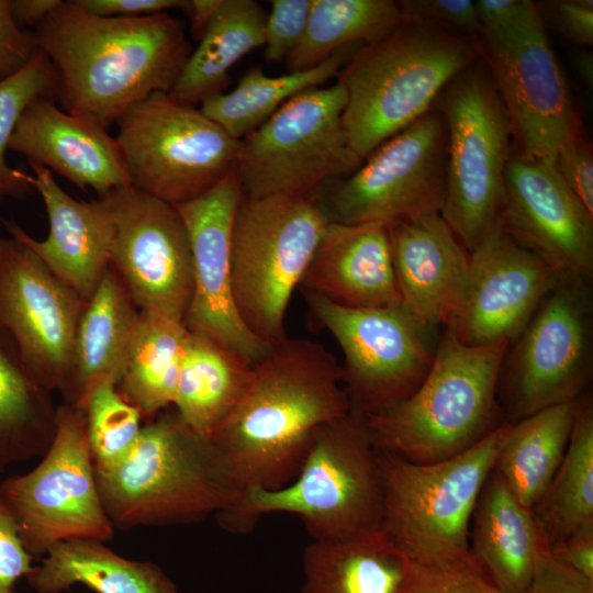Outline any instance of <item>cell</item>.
<instances>
[{"instance_id": "obj_48", "label": "cell", "mask_w": 593, "mask_h": 593, "mask_svg": "<svg viewBox=\"0 0 593 593\" xmlns=\"http://www.w3.org/2000/svg\"><path fill=\"white\" fill-rule=\"evenodd\" d=\"M87 12L107 18H134L168 12L172 9L186 10L188 0H75Z\"/></svg>"}, {"instance_id": "obj_43", "label": "cell", "mask_w": 593, "mask_h": 593, "mask_svg": "<svg viewBox=\"0 0 593 593\" xmlns=\"http://www.w3.org/2000/svg\"><path fill=\"white\" fill-rule=\"evenodd\" d=\"M415 564V563H414ZM406 593H502L478 570H439L415 564Z\"/></svg>"}, {"instance_id": "obj_10", "label": "cell", "mask_w": 593, "mask_h": 593, "mask_svg": "<svg viewBox=\"0 0 593 593\" xmlns=\"http://www.w3.org/2000/svg\"><path fill=\"white\" fill-rule=\"evenodd\" d=\"M344 85L306 90L239 141L234 167L243 197L310 195L362 160L343 126Z\"/></svg>"}, {"instance_id": "obj_24", "label": "cell", "mask_w": 593, "mask_h": 593, "mask_svg": "<svg viewBox=\"0 0 593 593\" xmlns=\"http://www.w3.org/2000/svg\"><path fill=\"white\" fill-rule=\"evenodd\" d=\"M29 165L33 170L31 182L47 213L48 235L37 240L14 220L1 222L12 237L29 246L60 281L88 301L110 266L111 226L107 209L100 199H74L51 170Z\"/></svg>"}, {"instance_id": "obj_14", "label": "cell", "mask_w": 593, "mask_h": 593, "mask_svg": "<svg viewBox=\"0 0 593 593\" xmlns=\"http://www.w3.org/2000/svg\"><path fill=\"white\" fill-rule=\"evenodd\" d=\"M42 461L0 484L27 552L43 556L74 539L108 541L114 525L103 506L81 407L56 411L53 441Z\"/></svg>"}, {"instance_id": "obj_8", "label": "cell", "mask_w": 593, "mask_h": 593, "mask_svg": "<svg viewBox=\"0 0 593 593\" xmlns=\"http://www.w3.org/2000/svg\"><path fill=\"white\" fill-rule=\"evenodd\" d=\"M331 221L310 195L242 197L231 239L234 302L267 345L287 337L284 318Z\"/></svg>"}, {"instance_id": "obj_28", "label": "cell", "mask_w": 593, "mask_h": 593, "mask_svg": "<svg viewBox=\"0 0 593 593\" xmlns=\"http://www.w3.org/2000/svg\"><path fill=\"white\" fill-rule=\"evenodd\" d=\"M414 566L382 528L313 540L303 552L302 593H406Z\"/></svg>"}, {"instance_id": "obj_2", "label": "cell", "mask_w": 593, "mask_h": 593, "mask_svg": "<svg viewBox=\"0 0 593 593\" xmlns=\"http://www.w3.org/2000/svg\"><path fill=\"white\" fill-rule=\"evenodd\" d=\"M343 384L342 366L320 343L286 337L269 346L212 438L244 492L296 475L316 432L351 412Z\"/></svg>"}, {"instance_id": "obj_27", "label": "cell", "mask_w": 593, "mask_h": 593, "mask_svg": "<svg viewBox=\"0 0 593 593\" xmlns=\"http://www.w3.org/2000/svg\"><path fill=\"white\" fill-rule=\"evenodd\" d=\"M139 309L110 265L79 318L71 354L70 376L61 394L79 406L98 381H119L134 340Z\"/></svg>"}, {"instance_id": "obj_50", "label": "cell", "mask_w": 593, "mask_h": 593, "mask_svg": "<svg viewBox=\"0 0 593 593\" xmlns=\"http://www.w3.org/2000/svg\"><path fill=\"white\" fill-rule=\"evenodd\" d=\"M528 4L529 0L477 1L481 34H493L508 27L522 15Z\"/></svg>"}, {"instance_id": "obj_21", "label": "cell", "mask_w": 593, "mask_h": 593, "mask_svg": "<svg viewBox=\"0 0 593 593\" xmlns=\"http://www.w3.org/2000/svg\"><path fill=\"white\" fill-rule=\"evenodd\" d=\"M502 227L560 276L592 282L593 215L556 164L512 154L504 170Z\"/></svg>"}, {"instance_id": "obj_9", "label": "cell", "mask_w": 593, "mask_h": 593, "mask_svg": "<svg viewBox=\"0 0 593 593\" xmlns=\"http://www.w3.org/2000/svg\"><path fill=\"white\" fill-rule=\"evenodd\" d=\"M443 92L447 182L440 215L471 253L501 223L511 123L488 67L477 60Z\"/></svg>"}, {"instance_id": "obj_32", "label": "cell", "mask_w": 593, "mask_h": 593, "mask_svg": "<svg viewBox=\"0 0 593 593\" xmlns=\"http://www.w3.org/2000/svg\"><path fill=\"white\" fill-rule=\"evenodd\" d=\"M578 401L549 406L511 422L493 471L529 510L540 501L564 457Z\"/></svg>"}, {"instance_id": "obj_37", "label": "cell", "mask_w": 593, "mask_h": 593, "mask_svg": "<svg viewBox=\"0 0 593 593\" xmlns=\"http://www.w3.org/2000/svg\"><path fill=\"white\" fill-rule=\"evenodd\" d=\"M401 22L393 0H311L304 34L286 59L288 72L314 68L345 46L371 43Z\"/></svg>"}, {"instance_id": "obj_44", "label": "cell", "mask_w": 593, "mask_h": 593, "mask_svg": "<svg viewBox=\"0 0 593 593\" xmlns=\"http://www.w3.org/2000/svg\"><path fill=\"white\" fill-rule=\"evenodd\" d=\"M524 593H593V581L557 560L541 538L533 577Z\"/></svg>"}, {"instance_id": "obj_6", "label": "cell", "mask_w": 593, "mask_h": 593, "mask_svg": "<svg viewBox=\"0 0 593 593\" xmlns=\"http://www.w3.org/2000/svg\"><path fill=\"white\" fill-rule=\"evenodd\" d=\"M508 346L465 345L445 329L417 389L396 405L362 417L374 447L428 463L482 439L500 425L496 392Z\"/></svg>"}, {"instance_id": "obj_53", "label": "cell", "mask_w": 593, "mask_h": 593, "mask_svg": "<svg viewBox=\"0 0 593 593\" xmlns=\"http://www.w3.org/2000/svg\"><path fill=\"white\" fill-rule=\"evenodd\" d=\"M575 69L578 75L592 91L593 87V56L588 51H581L577 54L574 59Z\"/></svg>"}, {"instance_id": "obj_3", "label": "cell", "mask_w": 593, "mask_h": 593, "mask_svg": "<svg viewBox=\"0 0 593 593\" xmlns=\"http://www.w3.org/2000/svg\"><path fill=\"white\" fill-rule=\"evenodd\" d=\"M94 470L107 514L125 530L198 522L244 494L214 441L176 411L142 426L123 457Z\"/></svg>"}, {"instance_id": "obj_19", "label": "cell", "mask_w": 593, "mask_h": 593, "mask_svg": "<svg viewBox=\"0 0 593 593\" xmlns=\"http://www.w3.org/2000/svg\"><path fill=\"white\" fill-rule=\"evenodd\" d=\"M242 197L233 170L206 192L175 206L192 256V293L183 323L190 333L210 338L254 365L270 345L246 327L233 296L231 239Z\"/></svg>"}, {"instance_id": "obj_15", "label": "cell", "mask_w": 593, "mask_h": 593, "mask_svg": "<svg viewBox=\"0 0 593 593\" xmlns=\"http://www.w3.org/2000/svg\"><path fill=\"white\" fill-rule=\"evenodd\" d=\"M512 343L500 374L512 423L579 400L592 376L591 282L559 276Z\"/></svg>"}, {"instance_id": "obj_11", "label": "cell", "mask_w": 593, "mask_h": 593, "mask_svg": "<svg viewBox=\"0 0 593 593\" xmlns=\"http://www.w3.org/2000/svg\"><path fill=\"white\" fill-rule=\"evenodd\" d=\"M116 124L131 186L170 204L201 195L234 170L239 141L168 93L134 104Z\"/></svg>"}, {"instance_id": "obj_46", "label": "cell", "mask_w": 593, "mask_h": 593, "mask_svg": "<svg viewBox=\"0 0 593 593\" xmlns=\"http://www.w3.org/2000/svg\"><path fill=\"white\" fill-rule=\"evenodd\" d=\"M32 568V556L25 549L15 519L0 492V586H14Z\"/></svg>"}, {"instance_id": "obj_41", "label": "cell", "mask_w": 593, "mask_h": 593, "mask_svg": "<svg viewBox=\"0 0 593 593\" xmlns=\"http://www.w3.org/2000/svg\"><path fill=\"white\" fill-rule=\"evenodd\" d=\"M265 23V59L286 60L301 41L310 15L311 0H272Z\"/></svg>"}, {"instance_id": "obj_36", "label": "cell", "mask_w": 593, "mask_h": 593, "mask_svg": "<svg viewBox=\"0 0 593 593\" xmlns=\"http://www.w3.org/2000/svg\"><path fill=\"white\" fill-rule=\"evenodd\" d=\"M548 547L593 527V404L581 396L564 457L540 501L532 508Z\"/></svg>"}, {"instance_id": "obj_30", "label": "cell", "mask_w": 593, "mask_h": 593, "mask_svg": "<svg viewBox=\"0 0 593 593\" xmlns=\"http://www.w3.org/2000/svg\"><path fill=\"white\" fill-rule=\"evenodd\" d=\"M25 578L37 593H60L75 584L97 593H179L157 564L123 558L94 539L55 545Z\"/></svg>"}, {"instance_id": "obj_20", "label": "cell", "mask_w": 593, "mask_h": 593, "mask_svg": "<svg viewBox=\"0 0 593 593\" xmlns=\"http://www.w3.org/2000/svg\"><path fill=\"white\" fill-rule=\"evenodd\" d=\"M559 276L500 223L470 253L468 292L445 329L469 346L511 344Z\"/></svg>"}, {"instance_id": "obj_42", "label": "cell", "mask_w": 593, "mask_h": 593, "mask_svg": "<svg viewBox=\"0 0 593 593\" xmlns=\"http://www.w3.org/2000/svg\"><path fill=\"white\" fill-rule=\"evenodd\" d=\"M556 167L572 193L593 215V155L580 127L560 146Z\"/></svg>"}, {"instance_id": "obj_17", "label": "cell", "mask_w": 593, "mask_h": 593, "mask_svg": "<svg viewBox=\"0 0 593 593\" xmlns=\"http://www.w3.org/2000/svg\"><path fill=\"white\" fill-rule=\"evenodd\" d=\"M98 199L110 220V265L136 306L183 321L192 293V256L176 206L132 186Z\"/></svg>"}, {"instance_id": "obj_35", "label": "cell", "mask_w": 593, "mask_h": 593, "mask_svg": "<svg viewBox=\"0 0 593 593\" xmlns=\"http://www.w3.org/2000/svg\"><path fill=\"white\" fill-rule=\"evenodd\" d=\"M188 335L183 321L139 310L136 334L116 388L143 418H152L172 404Z\"/></svg>"}, {"instance_id": "obj_33", "label": "cell", "mask_w": 593, "mask_h": 593, "mask_svg": "<svg viewBox=\"0 0 593 593\" xmlns=\"http://www.w3.org/2000/svg\"><path fill=\"white\" fill-rule=\"evenodd\" d=\"M361 45L345 46L314 68L286 75L269 76L256 65L233 90L204 100L199 109L230 136L240 141L291 98L337 77Z\"/></svg>"}, {"instance_id": "obj_52", "label": "cell", "mask_w": 593, "mask_h": 593, "mask_svg": "<svg viewBox=\"0 0 593 593\" xmlns=\"http://www.w3.org/2000/svg\"><path fill=\"white\" fill-rule=\"evenodd\" d=\"M222 0H189L186 12L190 20V33L200 41L219 10Z\"/></svg>"}, {"instance_id": "obj_1", "label": "cell", "mask_w": 593, "mask_h": 593, "mask_svg": "<svg viewBox=\"0 0 593 593\" xmlns=\"http://www.w3.org/2000/svg\"><path fill=\"white\" fill-rule=\"evenodd\" d=\"M52 65L63 110L104 128L134 104L168 93L191 53L184 24L168 12L107 18L63 1L32 32Z\"/></svg>"}, {"instance_id": "obj_34", "label": "cell", "mask_w": 593, "mask_h": 593, "mask_svg": "<svg viewBox=\"0 0 593 593\" xmlns=\"http://www.w3.org/2000/svg\"><path fill=\"white\" fill-rule=\"evenodd\" d=\"M56 411L51 391L0 333V470L47 451Z\"/></svg>"}, {"instance_id": "obj_45", "label": "cell", "mask_w": 593, "mask_h": 593, "mask_svg": "<svg viewBox=\"0 0 593 593\" xmlns=\"http://www.w3.org/2000/svg\"><path fill=\"white\" fill-rule=\"evenodd\" d=\"M541 15H547L570 42L591 46L593 43V1L551 0L537 3Z\"/></svg>"}, {"instance_id": "obj_22", "label": "cell", "mask_w": 593, "mask_h": 593, "mask_svg": "<svg viewBox=\"0 0 593 593\" xmlns=\"http://www.w3.org/2000/svg\"><path fill=\"white\" fill-rule=\"evenodd\" d=\"M9 149L98 198L131 186L115 137L98 122L60 110L53 98L33 100L21 114Z\"/></svg>"}, {"instance_id": "obj_7", "label": "cell", "mask_w": 593, "mask_h": 593, "mask_svg": "<svg viewBox=\"0 0 593 593\" xmlns=\"http://www.w3.org/2000/svg\"><path fill=\"white\" fill-rule=\"evenodd\" d=\"M510 427L511 422L501 423L468 449L435 462L379 450L381 528L413 563L480 571L470 551L471 519Z\"/></svg>"}, {"instance_id": "obj_4", "label": "cell", "mask_w": 593, "mask_h": 593, "mask_svg": "<svg viewBox=\"0 0 593 593\" xmlns=\"http://www.w3.org/2000/svg\"><path fill=\"white\" fill-rule=\"evenodd\" d=\"M480 53L474 37L409 22L362 44L337 76L347 93L342 120L353 152L363 161L426 114Z\"/></svg>"}, {"instance_id": "obj_16", "label": "cell", "mask_w": 593, "mask_h": 593, "mask_svg": "<svg viewBox=\"0 0 593 593\" xmlns=\"http://www.w3.org/2000/svg\"><path fill=\"white\" fill-rule=\"evenodd\" d=\"M481 37L517 147L513 155L556 164L560 146L580 124L537 3L529 1L513 24Z\"/></svg>"}, {"instance_id": "obj_54", "label": "cell", "mask_w": 593, "mask_h": 593, "mask_svg": "<svg viewBox=\"0 0 593 593\" xmlns=\"http://www.w3.org/2000/svg\"><path fill=\"white\" fill-rule=\"evenodd\" d=\"M0 593H18L14 586H0Z\"/></svg>"}, {"instance_id": "obj_26", "label": "cell", "mask_w": 593, "mask_h": 593, "mask_svg": "<svg viewBox=\"0 0 593 593\" xmlns=\"http://www.w3.org/2000/svg\"><path fill=\"white\" fill-rule=\"evenodd\" d=\"M540 540L532 510L492 470L470 525V551L480 571L502 593H524Z\"/></svg>"}, {"instance_id": "obj_18", "label": "cell", "mask_w": 593, "mask_h": 593, "mask_svg": "<svg viewBox=\"0 0 593 593\" xmlns=\"http://www.w3.org/2000/svg\"><path fill=\"white\" fill-rule=\"evenodd\" d=\"M86 302L24 243L0 238V333L51 392L67 388Z\"/></svg>"}, {"instance_id": "obj_39", "label": "cell", "mask_w": 593, "mask_h": 593, "mask_svg": "<svg viewBox=\"0 0 593 593\" xmlns=\"http://www.w3.org/2000/svg\"><path fill=\"white\" fill-rule=\"evenodd\" d=\"M81 407L91 457L96 468L111 465L134 445L143 418L136 407L118 391L110 378L98 381L86 393Z\"/></svg>"}, {"instance_id": "obj_40", "label": "cell", "mask_w": 593, "mask_h": 593, "mask_svg": "<svg viewBox=\"0 0 593 593\" xmlns=\"http://www.w3.org/2000/svg\"><path fill=\"white\" fill-rule=\"evenodd\" d=\"M402 22L432 26L477 38L481 26L472 0L398 1Z\"/></svg>"}, {"instance_id": "obj_29", "label": "cell", "mask_w": 593, "mask_h": 593, "mask_svg": "<svg viewBox=\"0 0 593 593\" xmlns=\"http://www.w3.org/2000/svg\"><path fill=\"white\" fill-rule=\"evenodd\" d=\"M251 373L253 365L240 355L189 332L172 402L176 413L212 439L243 398Z\"/></svg>"}, {"instance_id": "obj_25", "label": "cell", "mask_w": 593, "mask_h": 593, "mask_svg": "<svg viewBox=\"0 0 593 593\" xmlns=\"http://www.w3.org/2000/svg\"><path fill=\"white\" fill-rule=\"evenodd\" d=\"M300 287L350 307L402 303L388 225L329 222Z\"/></svg>"}, {"instance_id": "obj_38", "label": "cell", "mask_w": 593, "mask_h": 593, "mask_svg": "<svg viewBox=\"0 0 593 593\" xmlns=\"http://www.w3.org/2000/svg\"><path fill=\"white\" fill-rule=\"evenodd\" d=\"M40 97L55 100V77L48 59L36 49L20 71L0 82V204L35 192L31 175L9 166L7 149L21 114Z\"/></svg>"}, {"instance_id": "obj_5", "label": "cell", "mask_w": 593, "mask_h": 593, "mask_svg": "<svg viewBox=\"0 0 593 593\" xmlns=\"http://www.w3.org/2000/svg\"><path fill=\"white\" fill-rule=\"evenodd\" d=\"M272 513L296 515L313 540L381 528L382 473L361 416L350 412L323 425L289 483L276 490H247L237 504L216 516L224 528L245 533Z\"/></svg>"}, {"instance_id": "obj_49", "label": "cell", "mask_w": 593, "mask_h": 593, "mask_svg": "<svg viewBox=\"0 0 593 593\" xmlns=\"http://www.w3.org/2000/svg\"><path fill=\"white\" fill-rule=\"evenodd\" d=\"M549 550L564 566L593 581V527L571 535Z\"/></svg>"}, {"instance_id": "obj_31", "label": "cell", "mask_w": 593, "mask_h": 593, "mask_svg": "<svg viewBox=\"0 0 593 593\" xmlns=\"http://www.w3.org/2000/svg\"><path fill=\"white\" fill-rule=\"evenodd\" d=\"M266 18L267 12L255 0H222L168 92L169 97L197 107L224 92L233 66L249 52L264 46Z\"/></svg>"}, {"instance_id": "obj_47", "label": "cell", "mask_w": 593, "mask_h": 593, "mask_svg": "<svg viewBox=\"0 0 593 593\" xmlns=\"http://www.w3.org/2000/svg\"><path fill=\"white\" fill-rule=\"evenodd\" d=\"M33 33L12 19L9 0H0V82L20 71L36 52Z\"/></svg>"}, {"instance_id": "obj_12", "label": "cell", "mask_w": 593, "mask_h": 593, "mask_svg": "<svg viewBox=\"0 0 593 593\" xmlns=\"http://www.w3.org/2000/svg\"><path fill=\"white\" fill-rule=\"evenodd\" d=\"M310 313L344 355V387L351 412L365 417L409 398L422 383L439 339L403 302L350 307L304 292Z\"/></svg>"}, {"instance_id": "obj_51", "label": "cell", "mask_w": 593, "mask_h": 593, "mask_svg": "<svg viewBox=\"0 0 593 593\" xmlns=\"http://www.w3.org/2000/svg\"><path fill=\"white\" fill-rule=\"evenodd\" d=\"M63 0H9V8L15 24L24 30L40 25Z\"/></svg>"}, {"instance_id": "obj_13", "label": "cell", "mask_w": 593, "mask_h": 593, "mask_svg": "<svg viewBox=\"0 0 593 593\" xmlns=\"http://www.w3.org/2000/svg\"><path fill=\"white\" fill-rule=\"evenodd\" d=\"M447 182V130L429 110L377 147L350 175L310 197L331 222L391 225L441 212Z\"/></svg>"}, {"instance_id": "obj_23", "label": "cell", "mask_w": 593, "mask_h": 593, "mask_svg": "<svg viewBox=\"0 0 593 593\" xmlns=\"http://www.w3.org/2000/svg\"><path fill=\"white\" fill-rule=\"evenodd\" d=\"M388 230L402 302L426 324L447 327L468 292L470 253L439 213Z\"/></svg>"}]
</instances>
